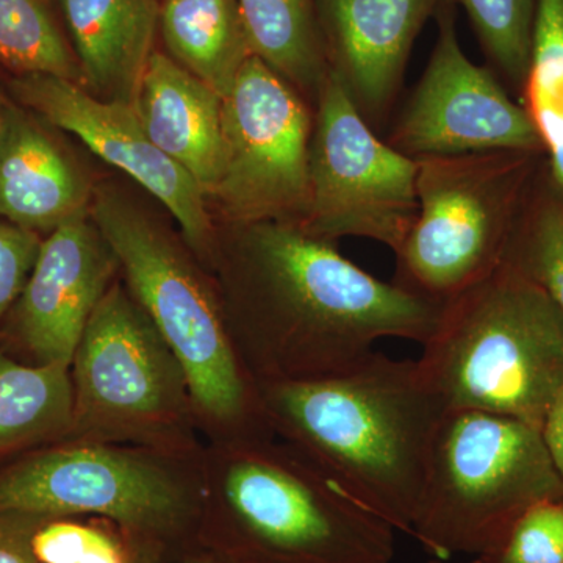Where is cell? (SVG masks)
<instances>
[{
  "label": "cell",
  "instance_id": "6da1fadb",
  "mask_svg": "<svg viewBox=\"0 0 563 563\" xmlns=\"http://www.w3.org/2000/svg\"><path fill=\"white\" fill-rule=\"evenodd\" d=\"M252 317L247 354L262 383L320 379L357 365L383 340L422 344L444 303L384 282L336 243L299 225H240Z\"/></svg>",
  "mask_w": 563,
  "mask_h": 563
},
{
  "label": "cell",
  "instance_id": "7a4b0ae2",
  "mask_svg": "<svg viewBox=\"0 0 563 563\" xmlns=\"http://www.w3.org/2000/svg\"><path fill=\"white\" fill-rule=\"evenodd\" d=\"M261 395L268 421L310 463L410 536L433 437L448 412L417 361L374 351L332 376L262 383Z\"/></svg>",
  "mask_w": 563,
  "mask_h": 563
},
{
  "label": "cell",
  "instance_id": "3957f363",
  "mask_svg": "<svg viewBox=\"0 0 563 563\" xmlns=\"http://www.w3.org/2000/svg\"><path fill=\"white\" fill-rule=\"evenodd\" d=\"M418 368L446 410L542 426L563 387V314L531 277L504 262L444 302Z\"/></svg>",
  "mask_w": 563,
  "mask_h": 563
},
{
  "label": "cell",
  "instance_id": "277c9868",
  "mask_svg": "<svg viewBox=\"0 0 563 563\" xmlns=\"http://www.w3.org/2000/svg\"><path fill=\"white\" fill-rule=\"evenodd\" d=\"M561 499L563 483L539 429L504 415L448 410L410 536L440 561L481 558L531 507Z\"/></svg>",
  "mask_w": 563,
  "mask_h": 563
},
{
  "label": "cell",
  "instance_id": "5b68a950",
  "mask_svg": "<svg viewBox=\"0 0 563 563\" xmlns=\"http://www.w3.org/2000/svg\"><path fill=\"white\" fill-rule=\"evenodd\" d=\"M417 162V220L395 254L393 282L444 303L506 261L544 155L498 151Z\"/></svg>",
  "mask_w": 563,
  "mask_h": 563
},
{
  "label": "cell",
  "instance_id": "8992f818",
  "mask_svg": "<svg viewBox=\"0 0 563 563\" xmlns=\"http://www.w3.org/2000/svg\"><path fill=\"white\" fill-rule=\"evenodd\" d=\"M90 214L203 412L239 429L268 420L261 388L247 384L217 302L179 247L117 192L95 191Z\"/></svg>",
  "mask_w": 563,
  "mask_h": 563
},
{
  "label": "cell",
  "instance_id": "52a82bcc",
  "mask_svg": "<svg viewBox=\"0 0 563 563\" xmlns=\"http://www.w3.org/2000/svg\"><path fill=\"white\" fill-rule=\"evenodd\" d=\"M229 462L225 503L247 563H390L395 529L352 499L313 463L246 448Z\"/></svg>",
  "mask_w": 563,
  "mask_h": 563
},
{
  "label": "cell",
  "instance_id": "ba28073f",
  "mask_svg": "<svg viewBox=\"0 0 563 563\" xmlns=\"http://www.w3.org/2000/svg\"><path fill=\"white\" fill-rule=\"evenodd\" d=\"M309 210L318 239L373 240L401 250L418 214V162L379 139L329 73L314 102Z\"/></svg>",
  "mask_w": 563,
  "mask_h": 563
},
{
  "label": "cell",
  "instance_id": "9c48e42d",
  "mask_svg": "<svg viewBox=\"0 0 563 563\" xmlns=\"http://www.w3.org/2000/svg\"><path fill=\"white\" fill-rule=\"evenodd\" d=\"M314 109L251 55L222 102L224 162L213 198L236 225H301L309 210Z\"/></svg>",
  "mask_w": 563,
  "mask_h": 563
},
{
  "label": "cell",
  "instance_id": "30bf717a",
  "mask_svg": "<svg viewBox=\"0 0 563 563\" xmlns=\"http://www.w3.org/2000/svg\"><path fill=\"white\" fill-rule=\"evenodd\" d=\"M431 58L388 132L387 143L413 161L483 152H542L528 111L490 66L470 60L459 41L455 0L435 13Z\"/></svg>",
  "mask_w": 563,
  "mask_h": 563
},
{
  "label": "cell",
  "instance_id": "8fae6325",
  "mask_svg": "<svg viewBox=\"0 0 563 563\" xmlns=\"http://www.w3.org/2000/svg\"><path fill=\"white\" fill-rule=\"evenodd\" d=\"M74 418L125 429L172 413L187 385L150 317L120 285L103 295L74 354Z\"/></svg>",
  "mask_w": 563,
  "mask_h": 563
},
{
  "label": "cell",
  "instance_id": "7c38bea8",
  "mask_svg": "<svg viewBox=\"0 0 563 563\" xmlns=\"http://www.w3.org/2000/svg\"><path fill=\"white\" fill-rule=\"evenodd\" d=\"M0 510L55 517L96 514L135 529H163L184 512L169 474L101 446L40 455L0 477Z\"/></svg>",
  "mask_w": 563,
  "mask_h": 563
},
{
  "label": "cell",
  "instance_id": "4fadbf2b",
  "mask_svg": "<svg viewBox=\"0 0 563 563\" xmlns=\"http://www.w3.org/2000/svg\"><path fill=\"white\" fill-rule=\"evenodd\" d=\"M13 91L25 107L139 181L176 218L191 247L209 246L207 196L190 174L152 143L131 103L99 99L76 81L54 76H20Z\"/></svg>",
  "mask_w": 563,
  "mask_h": 563
},
{
  "label": "cell",
  "instance_id": "5bb4252c",
  "mask_svg": "<svg viewBox=\"0 0 563 563\" xmlns=\"http://www.w3.org/2000/svg\"><path fill=\"white\" fill-rule=\"evenodd\" d=\"M442 0H318L329 73L374 131L401 92L407 63Z\"/></svg>",
  "mask_w": 563,
  "mask_h": 563
},
{
  "label": "cell",
  "instance_id": "9a60e30c",
  "mask_svg": "<svg viewBox=\"0 0 563 563\" xmlns=\"http://www.w3.org/2000/svg\"><path fill=\"white\" fill-rule=\"evenodd\" d=\"M118 265L91 214L63 222L41 242L20 296L21 333L41 363H73Z\"/></svg>",
  "mask_w": 563,
  "mask_h": 563
},
{
  "label": "cell",
  "instance_id": "2e32d148",
  "mask_svg": "<svg viewBox=\"0 0 563 563\" xmlns=\"http://www.w3.org/2000/svg\"><path fill=\"white\" fill-rule=\"evenodd\" d=\"M222 102L218 92L168 55L154 52L132 107L152 143L213 196L224 162Z\"/></svg>",
  "mask_w": 563,
  "mask_h": 563
},
{
  "label": "cell",
  "instance_id": "e0dca14e",
  "mask_svg": "<svg viewBox=\"0 0 563 563\" xmlns=\"http://www.w3.org/2000/svg\"><path fill=\"white\" fill-rule=\"evenodd\" d=\"M88 181L46 132L14 107L0 131V217L31 232H52L90 214Z\"/></svg>",
  "mask_w": 563,
  "mask_h": 563
},
{
  "label": "cell",
  "instance_id": "ac0fdd59",
  "mask_svg": "<svg viewBox=\"0 0 563 563\" xmlns=\"http://www.w3.org/2000/svg\"><path fill=\"white\" fill-rule=\"evenodd\" d=\"M81 81L107 101L133 102L154 54L157 0H60Z\"/></svg>",
  "mask_w": 563,
  "mask_h": 563
},
{
  "label": "cell",
  "instance_id": "d6986e66",
  "mask_svg": "<svg viewBox=\"0 0 563 563\" xmlns=\"http://www.w3.org/2000/svg\"><path fill=\"white\" fill-rule=\"evenodd\" d=\"M158 27L173 60L228 98L252 55L239 0H166Z\"/></svg>",
  "mask_w": 563,
  "mask_h": 563
},
{
  "label": "cell",
  "instance_id": "ffe728a7",
  "mask_svg": "<svg viewBox=\"0 0 563 563\" xmlns=\"http://www.w3.org/2000/svg\"><path fill=\"white\" fill-rule=\"evenodd\" d=\"M251 54L314 107L329 76L312 0H239Z\"/></svg>",
  "mask_w": 563,
  "mask_h": 563
},
{
  "label": "cell",
  "instance_id": "44dd1931",
  "mask_svg": "<svg viewBox=\"0 0 563 563\" xmlns=\"http://www.w3.org/2000/svg\"><path fill=\"white\" fill-rule=\"evenodd\" d=\"M520 103L536 125L548 176L563 198V0H537Z\"/></svg>",
  "mask_w": 563,
  "mask_h": 563
},
{
  "label": "cell",
  "instance_id": "7402d4cb",
  "mask_svg": "<svg viewBox=\"0 0 563 563\" xmlns=\"http://www.w3.org/2000/svg\"><path fill=\"white\" fill-rule=\"evenodd\" d=\"M68 368L60 363L18 365L0 355V450L74 420Z\"/></svg>",
  "mask_w": 563,
  "mask_h": 563
},
{
  "label": "cell",
  "instance_id": "603a6c76",
  "mask_svg": "<svg viewBox=\"0 0 563 563\" xmlns=\"http://www.w3.org/2000/svg\"><path fill=\"white\" fill-rule=\"evenodd\" d=\"M0 65L18 76L81 81L79 63L43 0H0Z\"/></svg>",
  "mask_w": 563,
  "mask_h": 563
},
{
  "label": "cell",
  "instance_id": "cb8c5ba5",
  "mask_svg": "<svg viewBox=\"0 0 563 563\" xmlns=\"http://www.w3.org/2000/svg\"><path fill=\"white\" fill-rule=\"evenodd\" d=\"M504 262L539 284L563 314V198L548 176L547 163Z\"/></svg>",
  "mask_w": 563,
  "mask_h": 563
},
{
  "label": "cell",
  "instance_id": "d4e9b609",
  "mask_svg": "<svg viewBox=\"0 0 563 563\" xmlns=\"http://www.w3.org/2000/svg\"><path fill=\"white\" fill-rule=\"evenodd\" d=\"M468 14L485 57L504 87L520 102L529 55L537 0H455Z\"/></svg>",
  "mask_w": 563,
  "mask_h": 563
},
{
  "label": "cell",
  "instance_id": "484cf974",
  "mask_svg": "<svg viewBox=\"0 0 563 563\" xmlns=\"http://www.w3.org/2000/svg\"><path fill=\"white\" fill-rule=\"evenodd\" d=\"M483 563H563V499L544 501L521 515Z\"/></svg>",
  "mask_w": 563,
  "mask_h": 563
},
{
  "label": "cell",
  "instance_id": "4316f807",
  "mask_svg": "<svg viewBox=\"0 0 563 563\" xmlns=\"http://www.w3.org/2000/svg\"><path fill=\"white\" fill-rule=\"evenodd\" d=\"M40 563H128L117 540L99 529L74 523L41 526L33 537Z\"/></svg>",
  "mask_w": 563,
  "mask_h": 563
},
{
  "label": "cell",
  "instance_id": "83f0119b",
  "mask_svg": "<svg viewBox=\"0 0 563 563\" xmlns=\"http://www.w3.org/2000/svg\"><path fill=\"white\" fill-rule=\"evenodd\" d=\"M40 246L35 232L0 222V318L24 290Z\"/></svg>",
  "mask_w": 563,
  "mask_h": 563
},
{
  "label": "cell",
  "instance_id": "f1b7e54d",
  "mask_svg": "<svg viewBox=\"0 0 563 563\" xmlns=\"http://www.w3.org/2000/svg\"><path fill=\"white\" fill-rule=\"evenodd\" d=\"M40 518L0 510V563H40L33 550Z\"/></svg>",
  "mask_w": 563,
  "mask_h": 563
},
{
  "label": "cell",
  "instance_id": "f546056e",
  "mask_svg": "<svg viewBox=\"0 0 563 563\" xmlns=\"http://www.w3.org/2000/svg\"><path fill=\"white\" fill-rule=\"evenodd\" d=\"M540 435L555 472L563 483V387L555 393L553 401L544 413Z\"/></svg>",
  "mask_w": 563,
  "mask_h": 563
},
{
  "label": "cell",
  "instance_id": "4dcf8cb0",
  "mask_svg": "<svg viewBox=\"0 0 563 563\" xmlns=\"http://www.w3.org/2000/svg\"><path fill=\"white\" fill-rule=\"evenodd\" d=\"M5 107L7 103H3L2 99H0V131H2L3 117H5Z\"/></svg>",
  "mask_w": 563,
  "mask_h": 563
},
{
  "label": "cell",
  "instance_id": "1f68e13d",
  "mask_svg": "<svg viewBox=\"0 0 563 563\" xmlns=\"http://www.w3.org/2000/svg\"><path fill=\"white\" fill-rule=\"evenodd\" d=\"M429 563H446V561H440V559H432ZM462 563H483L479 558H472L470 561L462 562Z\"/></svg>",
  "mask_w": 563,
  "mask_h": 563
},
{
  "label": "cell",
  "instance_id": "d6a6232c",
  "mask_svg": "<svg viewBox=\"0 0 563 563\" xmlns=\"http://www.w3.org/2000/svg\"><path fill=\"white\" fill-rule=\"evenodd\" d=\"M217 563H247V562L240 561V559H232V561H224V562H217Z\"/></svg>",
  "mask_w": 563,
  "mask_h": 563
}]
</instances>
